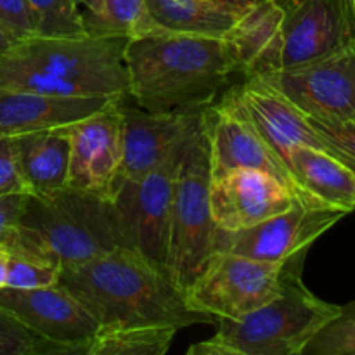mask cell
<instances>
[{"mask_svg":"<svg viewBox=\"0 0 355 355\" xmlns=\"http://www.w3.org/2000/svg\"><path fill=\"white\" fill-rule=\"evenodd\" d=\"M59 284L101 324L170 326L214 324L211 315L191 309L175 281L139 253L116 248L80 266L61 269Z\"/></svg>","mask_w":355,"mask_h":355,"instance_id":"cell-1","label":"cell"},{"mask_svg":"<svg viewBox=\"0 0 355 355\" xmlns=\"http://www.w3.org/2000/svg\"><path fill=\"white\" fill-rule=\"evenodd\" d=\"M127 37H31L0 54V89L59 97H128Z\"/></svg>","mask_w":355,"mask_h":355,"instance_id":"cell-2","label":"cell"},{"mask_svg":"<svg viewBox=\"0 0 355 355\" xmlns=\"http://www.w3.org/2000/svg\"><path fill=\"white\" fill-rule=\"evenodd\" d=\"M125 68L128 97L148 111L205 106L234 73L222 38L162 30L128 38Z\"/></svg>","mask_w":355,"mask_h":355,"instance_id":"cell-3","label":"cell"},{"mask_svg":"<svg viewBox=\"0 0 355 355\" xmlns=\"http://www.w3.org/2000/svg\"><path fill=\"white\" fill-rule=\"evenodd\" d=\"M6 245L12 253L61 267L80 266L121 246L127 248L113 203L69 187L45 196L28 194Z\"/></svg>","mask_w":355,"mask_h":355,"instance_id":"cell-4","label":"cell"},{"mask_svg":"<svg viewBox=\"0 0 355 355\" xmlns=\"http://www.w3.org/2000/svg\"><path fill=\"white\" fill-rule=\"evenodd\" d=\"M304 257V255H300ZM295 257L288 262L281 293L241 319H217L218 329L189 355H304L314 336L331 322L342 305L328 304L304 284Z\"/></svg>","mask_w":355,"mask_h":355,"instance_id":"cell-5","label":"cell"},{"mask_svg":"<svg viewBox=\"0 0 355 355\" xmlns=\"http://www.w3.org/2000/svg\"><path fill=\"white\" fill-rule=\"evenodd\" d=\"M215 236L208 146L201 130L187 144L173 182L166 272L184 293L215 252Z\"/></svg>","mask_w":355,"mask_h":355,"instance_id":"cell-6","label":"cell"},{"mask_svg":"<svg viewBox=\"0 0 355 355\" xmlns=\"http://www.w3.org/2000/svg\"><path fill=\"white\" fill-rule=\"evenodd\" d=\"M201 130L208 146L210 180L232 170H260L284 184L300 201L319 203L302 191L284 159L260 134L243 107L234 85L203 107Z\"/></svg>","mask_w":355,"mask_h":355,"instance_id":"cell-7","label":"cell"},{"mask_svg":"<svg viewBox=\"0 0 355 355\" xmlns=\"http://www.w3.org/2000/svg\"><path fill=\"white\" fill-rule=\"evenodd\" d=\"M288 262L214 252L186 290L187 305L215 321L245 318L281 293Z\"/></svg>","mask_w":355,"mask_h":355,"instance_id":"cell-8","label":"cell"},{"mask_svg":"<svg viewBox=\"0 0 355 355\" xmlns=\"http://www.w3.org/2000/svg\"><path fill=\"white\" fill-rule=\"evenodd\" d=\"M186 148L141 179H123L111 200L125 246L165 272L168 262L173 182Z\"/></svg>","mask_w":355,"mask_h":355,"instance_id":"cell-9","label":"cell"},{"mask_svg":"<svg viewBox=\"0 0 355 355\" xmlns=\"http://www.w3.org/2000/svg\"><path fill=\"white\" fill-rule=\"evenodd\" d=\"M349 211L297 200L288 210L238 232L217 229L215 252H229L263 262H288L338 224Z\"/></svg>","mask_w":355,"mask_h":355,"instance_id":"cell-10","label":"cell"},{"mask_svg":"<svg viewBox=\"0 0 355 355\" xmlns=\"http://www.w3.org/2000/svg\"><path fill=\"white\" fill-rule=\"evenodd\" d=\"M66 132L69 135L66 187L113 200L125 179L121 101H111L103 110L66 127Z\"/></svg>","mask_w":355,"mask_h":355,"instance_id":"cell-11","label":"cell"},{"mask_svg":"<svg viewBox=\"0 0 355 355\" xmlns=\"http://www.w3.org/2000/svg\"><path fill=\"white\" fill-rule=\"evenodd\" d=\"M259 78L276 87L309 118L321 121L355 118V42L315 61Z\"/></svg>","mask_w":355,"mask_h":355,"instance_id":"cell-12","label":"cell"},{"mask_svg":"<svg viewBox=\"0 0 355 355\" xmlns=\"http://www.w3.org/2000/svg\"><path fill=\"white\" fill-rule=\"evenodd\" d=\"M0 305L30 331L54 347V355H85L101 324L61 284L0 290Z\"/></svg>","mask_w":355,"mask_h":355,"instance_id":"cell-13","label":"cell"},{"mask_svg":"<svg viewBox=\"0 0 355 355\" xmlns=\"http://www.w3.org/2000/svg\"><path fill=\"white\" fill-rule=\"evenodd\" d=\"M283 10L281 69L333 54L355 42L354 0H276Z\"/></svg>","mask_w":355,"mask_h":355,"instance_id":"cell-14","label":"cell"},{"mask_svg":"<svg viewBox=\"0 0 355 355\" xmlns=\"http://www.w3.org/2000/svg\"><path fill=\"white\" fill-rule=\"evenodd\" d=\"M205 106L148 111L128 107L121 101L125 179H141L182 151L187 142L201 132Z\"/></svg>","mask_w":355,"mask_h":355,"instance_id":"cell-15","label":"cell"},{"mask_svg":"<svg viewBox=\"0 0 355 355\" xmlns=\"http://www.w3.org/2000/svg\"><path fill=\"white\" fill-rule=\"evenodd\" d=\"M234 90L255 127L272 146L274 151L284 159V163L291 149L314 148L329 153L355 172V162L340 151L333 142L322 137L307 114L302 113L276 87L259 76H252L245 78L239 85H234Z\"/></svg>","mask_w":355,"mask_h":355,"instance_id":"cell-16","label":"cell"},{"mask_svg":"<svg viewBox=\"0 0 355 355\" xmlns=\"http://www.w3.org/2000/svg\"><path fill=\"white\" fill-rule=\"evenodd\" d=\"M298 198L260 170L239 168L210 180V210L217 229L238 232L288 210Z\"/></svg>","mask_w":355,"mask_h":355,"instance_id":"cell-17","label":"cell"},{"mask_svg":"<svg viewBox=\"0 0 355 355\" xmlns=\"http://www.w3.org/2000/svg\"><path fill=\"white\" fill-rule=\"evenodd\" d=\"M110 97H59L28 90L0 89V137L64 128L103 110Z\"/></svg>","mask_w":355,"mask_h":355,"instance_id":"cell-18","label":"cell"},{"mask_svg":"<svg viewBox=\"0 0 355 355\" xmlns=\"http://www.w3.org/2000/svg\"><path fill=\"white\" fill-rule=\"evenodd\" d=\"M283 10L276 0H260L243 12L222 40L227 45L234 73L262 76L281 69Z\"/></svg>","mask_w":355,"mask_h":355,"instance_id":"cell-19","label":"cell"},{"mask_svg":"<svg viewBox=\"0 0 355 355\" xmlns=\"http://www.w3.org/2000/svg\"><path fill=\"white\" fill-rule=\"evenodd\" d=\"M286 165L311 200L349 214L355 210V172L338 158L314 148H295Z\"/></svg>","mask_w":355,"mask_h":355,"instance_id":"cell-20","label":"cell"},{"mask_svg":"<svg viewBox=\"0 0 355 355\" xmlns=\"http://www.w3.org/2000/svg\"><path fill=\"white\" fill-rule=\"evenodd\" d=\"M14 142L30 194L45 196L64 189L69 168V135L66 127L17 135Z\"/></svg>","mask_w":355,"mask_h":355,"instance_id":"cell-21","label":"cell"},{"mask_svg":"<svg viewBox=\"0 0 355 355\" xmlns=\"http://www.w3.org/2000/svg\"><path fill=\"white\" fill-rule=\"evenodd\" d=\"M153 23L162 31L224 38L245 10L218 0H144Z\"/></svg>","mask_w":355,"mask_h":355,"instance_id":"cell-22","label":"cell"},{"mask_svg":"<svg viewBox=\"0 0 355 355\" xmlns=\"http://www.w3.org/2000/svg\"><path fill=\"white\" fill-rule=\"evenodd\" d=\"M177 331L170 326H107L87 343L85 355H163Z\"/></svg>","mask_w":355,"mask_h":355,"instance_id":"cell-23","label":"cell"},{"mask_svg":"<svg viewBox=\"0 0 355 355\" xmlns=\"http://www.w3.org/2000/svg\"><path fill=\"white\" fill-rule=\"evenodd\" d=\"M37 17L38 37L87 35L80 0H26Z\"/></svg>","mask_w":355,"mask_h":355,"instance_id":"cell-24","label":"cell"},{"mask_svg":"<svg viewBox=\"0 0 355 355\" xmlns=\"http://www.w3.org/2000/svg\"><path fill=\"white\" fill-rule=\"evenodd\" d=\"M304 355H355V300L314 336Z\"/></svg>","mask_w":355,"mask_h":355,"instance_id":"cell-25","label":"cell"},{"mask_svg":"<svg viewBox=\"0 0 355 355\" xmlns=\"http://www.w3.org/2000/svg\"><path fill=\"white\" fill-rule=\"evenodd\" d=\"M61 269L62 267L58 263L10 252L6 288L31 290V288L52 286V284L59 283Z\"/></svg>","mask_w":355,"mask_h":355,"instance_id":"cell-26","label":"cell"},{"mask_svg":"<svg viewBox=\"0 0 355 355\" xmlns=\"http://www.w3.org/2000/svg\"><path fill=\"white\" fill-rule=\"evenodd\" d=\"M0 355H54V347L0 305Z\"/></svg>","mask_w":355,"mask_h":355,"instance_id":"cell-27","label":"cell"},{"mask_svg":"<svg viewBox=\"0 0 355 355\" xmlns=\"http://www.w3.org/2000/svg\"><path fill=\"white\" fill-rule=\"evenodd\" d=\"M0 26L16 42L38 37L37 17L26 0H0Z\"/></svg>","mask_w":355,"mask_h":355,"instance_id":"cell-28","label":"cell"},{"mask_svg":"<svg viewBox=\"0 0 355 355\" xmlns=\"http://www.w3.org/2000/svg\"><path fill=\"white\" fill-rule=\"evenodd\" d=\"M12 193L30 194L21 173L14 137H0V196Z\"/></svg>","mask_w":355,"mask_h":355,"instance_id":"cell-29","label":"cell"},{"mask_svg":"<svg viewBox=\"0 0 355 355\" xmlns=\"http://www.w3.org/2000/svg\"><path fill=\"white\" fill-rule=\"evenodd\" d=\"M315 130L345 153L352 162H355V118L342 121H321L309 118Z\"/></svg>","mask_w":355,"mask_h":355,"instance_id":"cell-30","label":"cell"},{"mask_svg":"<svg viewBox=\"0 0 355 355\" xmlns=\"http://www.w3.org/2000/svg\"><path fill=\"white\" fill-rule=\"evenodd\" d=\"M28 194L12 193L0 196V243H6L16 229Z\"/></svg>","mask_w":355,"mask_h":355,"instance_id":"cell-31","label":"cell"},{"mask_svg":"<svg viewBox=\"0 0 355 355\" xmlns=\"http://www.w3.org/2000/svg\"><path fill=\"white\" fill-rule=\"evenodd\" d=\"M10 250L6 243H0V290H3L7 284V272H9Z\"/></svg>","mask_w":355,"mask_h":355,"instance_id":"cell-32","label":"cell"},{"mask_svg":"<svg viewBox=\"0 0 355 355\" xmlns=\"http://www.w3.org/2000/svg\"><path fill=\"white\" fill-rule=\"evenodd\" d=\"M85 10L83 14H89V16H101L104 9V0H80Z\"/></svg>","mask_w":355,"mask_h":355,"instance_id":"cell-33","label":"cell"},{"mask_svg":"<svg viewBox=\"0 0 355 355\" xmlns=\"http://www.w3.org/2000/svg\"><path fill=\"white\" fill-rule=\"evenodd\" d=\"M218 2L227 3V6L236 7V9L246 10V9H250L252 6H255V3H259L260 0H218Z\"/></svg>","mask_w":355,"mask_h":355,"instance_id":"cell-34","label":"cell"},{"mask_svg":"<svg viewBox=\"0 0 355 355\" xmlns=\"http://www.w3.org/2000/svg\"><path fill=\"white\" fill-rule=\"evenodd\" d=\"M14 44H16V40H14V38L10 37V35L7 33L2 26H0V54H2V52H6L7 49Z\"/></svg>","mask_w":355,"mask_h":355,"instance_id":"cell-35","label":"cell"},{"mask_svg":"<svg viewBox=\"0 0 355 355\" xmlns=\"http://www.w3.org/2000/svg\"><path fill=\"white\" fill-rule=\"evenodd\" d=\"M354 3H355V0H354Z\"/></svg>","mask_w":355,"mask_h":355,"instance_id":"cell-36","label":"cell"}]
</instances>
